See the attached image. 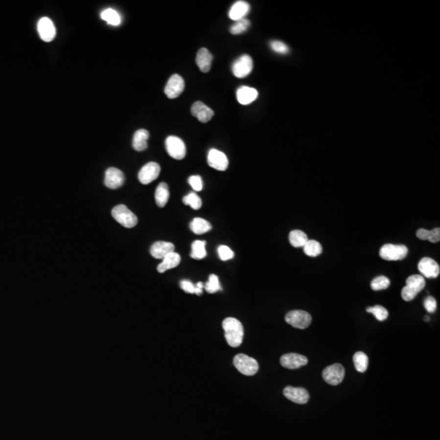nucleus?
<instances>
[{
    "label": "nucleus",
    "instance_id": "obj_25",
    "mask_svg": "<svg viewBox=\"0 0 440 440\" xmlns=\"http://www.w3.org/2000/svg\"><path fill=\"white\" fill-rule=\"evenodd\" d=\"M189 227L192 232H194L197 235L206 233L212 229L211 224H209V222L207 221L206 219H202V218H195L190 223Z\"/></svg>",
    "mask_w": 440,
    "mask_h": 440
},
{
    "label": "nucleus",
    "instance_id": "obj_11",
    "mask_svg": "<svg viewBox=\"0 0 440 440\" xmlns=\"http://www.w3.org/2000/svg\"><path fill=\"white\" fill-rule=\"evenodd\" d=\"M207 162L209 166L215 170L224 171L229 167V159L227 156L221 151L212 148L209 151Z\"/></svg>",
    "mask_w": 440,
    "mask_h": 440
},
{
    "label": "nucleus",
    "instance_id": "obj_14",
    "mask_svg": "<svg viewBox=\"0 0 440 440\" xmlns=\"http://www.w3.org/2000/svg\"><path fill=\"white\" fill-rule=\"evenodd\" d=\"M280 365L283 367L289 370H297L299 368L305 366L308 363L306 356L297 354V353H288L282 355L280 360Z\"/></svg>",
    "mask_w": 440,
    "mask_h": 440
},
{
    "label": "nucleus",
    "instance_id": "obj_32",
    "mask_svg": "<svg viewBox=\"0 0 440 440\" xmlns=\"http://www.w3.org/2000/svg\"><path fill=\"white\" fill-rule=\"evenodd\" d=\"M206 241H195L192 245V251L190 256L194 259H202L207 256Z\"/></svg>",
    "mask_w": 440,
    "mask_h": 440
},
{
    "label": "nucleus",
    "instance_id": "obj_12",
    "mask_svg": "<svg viewBox=\"0 0 440 440\" xmlns=\"http://www.w3.org/2000/svg\"><path fill=\"white\" fill-rule=\"evenodd\" d=\"M418 270L422 277L426 278H438L440 273V265L433 258H422L418 263Z\"/></svg>",
    "mask_w": 440,
    "mask_h": 440
},
{
    "label": "nucleus",
    "instance_id": "obj_4",
    "mask_svg": "<svg viewBox=\"0 0 440 440\" xmlns=\"http://www.w3.org/2000/svg\"><path fill=\"white\" fill-rule=\"evenodd\" d=\"M409 250L404 245L386 244L380 250V257L387 261L402 260L406 258Z\"/></svg>",
    "mask_w": 440,
    "mask_h": 440
},
{
    "label": "nucleus",
    "instance_id": "obj_38",
    "mask_svg": "<svg viewBox=\"0 0 440 440\" xmlns=\"http://www.w3.org/2000/svg\"><path fill=\"white\" fill-rule=\"evenodd\" d=\"M270 46L273 51H275L278 54H281V55L288 54L290 51L289 46L286 44H284L283 42L278 41V40L271 42Z\"/></svg>",
    "mask_w": 440,
    "mask_h": 440
},
{
    "label": "nucleus",
    "instance_id": "obj_19",
    "mask_svg": "<svg viewBox=\"0 0 440 440\" xmlns=\"http://www.w3.org/2000/svg\"><path fill=\"white\" fill-rule=\"evenodd\" d=\"M258 91L253 88L243 86L236 92V98L241 105H247L254 102L258 98Z\"/></svg>",
    "mask_w": 440,
    "mask_h": 440
},
{
    "label": "nucleus",
    "instance_id": "obj_41",
    "mask_svg": "<svg viewBox=\"0 0 440 440\" xmlns=\"http://www.w3.org/2000/svg\"><path fill=\"white\" fill-rule=\"evenodd\" d=\"M424 306L428 312H431V313L435 312L437 308V302H436L435 298L432 296L427 297L424 301Z\"/></svg>",
    "mask_w": 440,
    "mask_h": 440
},
{
    "label": "nucleus",
    "instance_id": "obj_21",
    "mask_svg": "<svg viewBox=\"0 0 440 440\" xmlns=\"http://www.w3.org/2000/svg\"><path fill=\"white\" fill-rule=\"evenodd\" d=\"M212 61H213V55L209 52L207 48L200 49L197 54L196 63H197L200 70L203 73H208L211 68Z\"/></svg>",
    "mask_w": 440,
    "mask_h": 440
},
{
    "label": "nucleus",
    "instance_id": "obj_15",
    "mask_svg": "<svg viewBox=\"0 0 440 440\" xmlns=\"http://www.w3.org/2000/svg\"><path fill=\"white\" fill-rule=\"evenodd\" d=\"M124 181L123 173L117 168L110 167L105 171V185L109 188L116 189L122 187Z\"/></svg>",
    "mask_w": 440,
    "mask_h": 440
},
{
    "label": "nucleus",
    "instance_id": "obj_3",
    "mask_svg": "<svg viewBox=\"0 0 440 440\" xmlns=\"http://www.w3.org/2000/svg\"><path fill=\"white\" fill-rule=\"evenodd\" d=\"M233 365L239 372L246 376H253L259 369L258 361L245 354L236 355L233 359Z\"/></svg>",
    "mask_w": 440,
    "mask_h": 440
},
{
    "label": "nucleus",
    "instance_id": "obj_36",
    "mask_svg": "<svg viewBox=\"0 0 440 440\" xmlns=\"http://www.w3.org/2000/svg\"><path fill=\"white\" fill-rule=\"evenodd\" d=\"M366 311L369 313H372V315H374L377 321H386L388 316H389V313H388V311H387V309L382 306H380V305L370 306V307H368L366 309Z\"/></svg>",
    "mask_w": 440,
    "mask_h": 440
},
{
    "label": "nucleus",
    "instance_id": "obj_42",
    "mask_svg": "<svg viewBox=\"0 0 440 440\" xmlns=\"http://www.w3.org/2000/svg\"><path fill=\"white\" fill-rule=\"evenodd\" d=\"M402 298L404 299V301H412V300H414L415 299V297L417 295V293L416 291H414V290H412L410 288L408 287V286H404L403 289H402L401 292Z\"/></svg>",
    "mask_w": 440,
    "mask_h": 440
},
{
    "label": "nucleus",
    "instance_id": "obj_22",
    "mask_svg": "<svg viewBox=\"0 0 440 440\" xmlns=\"http://www.w3.org/2000/svg\"><path fill=\"white\" fill-rule=\"evenodd\" d=\"M181 262V257L180 255L175 252L169 254L163 258L162 262L158 265V272L160 273H164L167 270L172 269L177 267Z\"/></svg>",
    "mask_w": 440,
    "mask_h": 440
},
{
    "label": "nucleus",
    "instance_id": "obj_26",
    "mask_svg": "<svg viewBox=\"0 0 440 440\" xmlns=\"http://www.w3.org/2000/svg\"><path fill=\"white\" fill-rule=\"evenodd\" d=\"M100 17H101V19L107 22L108 24L114 25V26L119 25L122 22V18H121L119 13L113 8H107V9L104 10L100 13Z\"/></svg>",
    "mask_w": 440,
    "mask_h": 440
},
{
    "label": "nucleus",
    "instance_id": "obj_39",
    "mask_svg": "<svg viewBox=\"0 0 440 440\" xmlns=\"http://www.w3.org/2000/svg\"><path fill=\"white\" fill-rule=\"evenodd\" d=\"M218 254H219V258L223 261L230 260L234 257L233 251L227 246H219L218 248Z\"/></svg>",
    "mask_w": 440,
    "mask_h": 440
},
{
    "label": "nucleus",
    "instance_id": "obj_31",
    "mask_svg": "<svg viewBox=\"0 0 440 440\" xmlns=\"http://www.w3.org/2000/svg\"><path fill=\"white\" fill-rule=\"evenodd\" d=\"M304 253L309 257H317L322 253V246L318 241L315 240H308L303 246Z\"/></svg>",
    "mask_w": 440,
    "mask_h": 440
},
{
    "label": "nucleus",
    "instance_id": "obj_1",
    "mask_svg": "<svg viewBox=\"0 0 440 440\" xmlns=\"http://www.w3.org/2000/svg\"><path fill=\"white\" fill-rule=\"evenodd\" d=\"M223 328L227 343L232 347H238L244 338V328L241 321L233 317H228L223 321Z\"/></svg>",
    "mask_w": 440,
    "mask_h": 440
},
{
    "label": "nucleus",
    "instance_id": "obj_30",
    "mask_svg": "<svg viewBox=\"0 0 440 440\" xmlns=\"http://www.w3.org/2000/svg\"><path fill=\"white\" fill-rule=\"evenodd\" d=\"M180 288L185 292L187 294H196L197 295H202V290L204 288V284L202 282H198L194 285L189 280H184L180 281Z\"/></svg>",
    "mask_w": 440,
    "mask_h": 440
},
{
    "label": "nucleus",
    "instance_id": "obj_20",
    "mask_svg": "<svg viewBox=\"0 0 440 440\" xmlns=\"http://www.w3.org/2000/svg\"><path fill=\"white\" fill-rule=\"evenodd\" d=\"M250 9L251 7L248 2L246 1H237L230 8L229 13V18L235 22L244 19L246 15L248 14Z\"/></svg>",
    "mask_w": 440,
    "mask_h": 440
},
{
    "label": "nucleus",
    "instance_id": "obj_9",
    "mask_svg": "<svg viewBox=\"0 0 440 440\" xmlns=\"http://www.w3.org/2000/svg\"><path fill=\"white\" fill-rule=\"evenodd\" d=\"M184 90H185L184 78L179 74H174L168 80L164 92L169 99H175L180 96Z\"/></svg>",
    "mask_w": 440,
    "mask_h": 440
},
{
    "label": "nucleus",
    "instance_id": "obj_2",
    "mask_svg": "<svg viewBox=\"0 0 440 440\" xmlns=\"http://www.w3.org/2000/svg\"><path fill=\"white\" fill-rule=\"evenodd\" d=\"M112 216L122 226L132 229L138 224L137 215L124 205H118L112 209Z\"/></svg>",
    "mask_w": 440,
    "mask_h": 440
},
{
    "label": "nucleus",
    "instance_id": "obj_7",
    "mask_svg": "<svg viewBox=\"0 0 440 440\" xmlns=\"http://www.w3.org/2000/svg\"><path fill=\"white\" fill-rule=\"evenodd\" d=\"M322 376L328 384L337 386L344 379L345 370L340 364H334L325 368L322 372Z\"/></svg>",
    "mask_w": 440,
    "mask_h": 440
},
{
    "label": "nucleus",
    "instance_id": "obj_33",
    "mask_svg": "<svg viewBox=\"0 0 440 440\" xmlns=\"http://www.w3.org/2000/svg\"><path fill=\"white\" fill-rule=\"evenodd\" d=\"M250 25H251V22L246 18L240 20V21H236L230 28V33L233 35H238V34L246 32L249 29Z\"/></svg>",
    "mask_w": 440,
    "mask_h": 440
},
{
    "label": "nucleus",
    "instance_id": "obj_16",
    "mask_svg": "<svg viewBox=\"0 0 440 440\" xmlns=\"http://www.w3.org/2000/svg\"><path fill=\"white\" fill-rule=\"evenodd\" d=\"M283 393L288 399H290L295 404H306L310 398L307 391L302 387H285Z\"/></svg>",
    "mask_w": 440,
    "mask_h": 440
},
{
    "label": "nucleus",
    "instance_id": "obj_17",
    "mask_svg": "<svg viewBox=\"0 0 440 440\" xmlns=\"http://www.w3.org/2000/svg\"><path fill=\"white\" fill-rule=\"evenodd\" d=\"M191 113L193 117L203 123L209 122L214 115V111L202 101H197L192 105Z\"/></svg>",
    "mask_w": 440,
    "mask_h": 440
},
{
    "label": "nucleus",
    "instance_id": "obj_28",
    "mask_svg": "<svg viewBox=\"0 0 440 440\" xmlns=\"http://www.w3.org/2000/svg\"><path fill=\"white\" fill-rule=\"evenodd\" d=\"M406 285L417 294L423 290L426 285L425 278L421 275L410 276L406 280Z\"/></svg>",
    "mask_w": 440,
    "mask_h": 440
},
{
    "label": "nucleus",
    "instance_id": "obj_34",
    "mask_svg": "<svg viewBox=\"0 0 440 440\" xmlns=\"http://www.w3.org/2000/svg\"><path fill=\"white\" fill-rule=\"evenodd\" d=\"M391 285V281L387 277L384 276H379L377 278H374L371 282V289L374 291H379V290H387Z\"/></svg>",
    "mask_w": 440,
    "mask_h": 440
},
{
    "label": "nucleus",
    "instance_id": "obj_13",
    "mask_svg": "<svg viewBox=\"0 0 440 440\" xmlns=\"http://www.w3.org/2000/svg\"><path fill=\"white\" fill-rule=\"evenodd\" d=\"M38 32L42 40L49 43L56 36V27L48 17H43L38 23Z\"/></svg>",
    "mask_w": 440,
    "mask_h": 440
},
{
    "label": "nucleus",
    "instance_id": "obj_18",
    "mask_svg": "<svg viewBox=\"0 0 440 440\" xmlns=\"http://www.w3.org/2000/svg\"><path fill=\"white\" fill-rule=\"evenodd\" d=\"M172 252H175V246L170 242L165 241L155 242L150 248L151 255L157 259H163Z\"/></svg>",
    "mask_w": 440,
    "mask_h": 440
},
{
    "label": "nucleus",
    "instance_id": "obj_27",
    "mask_svg": "<svg viewBox=\"0 0 440 440\" xmlns=\"http://www.w3.org/2000/svg\"><path fill=\"white\" fill-rule=\"evenodd\" d=\"M289 239H290V244L296 248L303 247L305 244L308 241V237L306 236V234L300 230H294V231L290 232Z\"/></svg>",
    "mask_w": 440,
    "mask_h": 440
},
{
    "label": "nucleus",
    "instance_id": "obj_5",
    "mask_svg": "<svg viewBox=\"0 0 440 440\" xmlns=\"http://www.w3.org/2000/svg\"><path fill=\"white\" fill-rule=\"evenodd\" d=\"M285 320L289 324L294 328L304 329L309 327L311 323V316L308 312L301 310L289 311Z\"/></svg>",
    "mask_w": 440,
    "mask_h": 440
},
{
    "label": "nucleus",
    "instance_id": "obj_24",
    "mask_svg": "<svg viewBox=\"0 0 440 440\" xmlns=\"http://www.w3.org/2000/svg\"><path fill=\"white\" fill-rule=\"evenodd\" d=\"M170 197L169 187L165 183H161L158 185L155 192V201L158 207H165Z\"/></svg>",
    "mask_w": 440,
    "mask_h": 440
},
{
    "label": "nucleus",
    "instance_id": "obj_37",
    "mask_svg": "<svg viewBox=\"0 0 440 440\" xmlns=\"http://www.w3.org/2000/svg\"><path fill=\"white\" fill-rule=\"evenodd\" d=\"M205 290L209 294H214L222 290L221 285L219 284V278L214 274H211L209 277L208 282L204 285Z\"/></svg>",
    "mask_w": 440,
    "mask_h": 440
},
{
    "label": "nucleus",
    "instance_id": "obj_6",
    "mask_svg": "<svg viewBox=\"0 0 440 440\" xmlns=\"http://www.w3.org/2000/svg\"><path fill=\"white\" fill-rule=\"evenodd\" d=\"M253 60L249 55H242L234 61L232 71L236 78H242L248 76L253 70Z\"/></svg>",
    "mask_w": 440,
    "mask_h": 440
},
{
    "label": "nucleus",
    "instance_id": "obj_40",
    "mask_svg": "<svg viewBox=\"0 0 440 440\" xmlns=\"http://www.w3.org/2000/svg\"><path fill=\"white\" fill-rule=\"evenodd\" d=\"M188 184L191 185V187L193 188L196 192H200L203 188V183H202V177L199 175H192L188 178Z\"/></svg>",
    "mask_w": 440,
    "mask_h": 440
},
{
    "label": "nucleus",
    "instance_id": "obj_23",
    "mask_svg": "<svg viewBox=\"0 0 440 440\" xmlns=\"http://www.w3.org/2000/svg\"><path fill=\"white\" fill-rule=\"evenodd\" d=\"M149 138V132L145 129H139L135 133L133 137L132 145L135 150L144 151L148 148V139Z\"/></svg>",
    "mask_w": 440,
    "mask_h": 440
},
{
    "label": "nucleus",
    "instance_id": "obj_44",
    "mask_svg": "<svg viewBox=\"0 0 440 440\" xmlns=\"http://www.w3.org/2000/svg\"><path fill=\"white\" fill-rule=\"evenodd\" d=\"M430 232H431V231H429V230L420 229L417 231L416 235L420 240L426 241V240H428L429 237H430Z\"/></svg>",
    "mask_w": 440,
    "mask_h": 440
},
{
    "label": "nucleus",
    "instance_id": "obj_43",
    "mask_svg": "<svg viewBox=\"0 0 440 440\" xmlns=\"http://www.w3.org/2000/svg\"><path fill=\"white\" fill-rule=\"evenodd\" d=\"M428 241L430 242H432V243H436V242H439L440 241V228H436V229L431 230V232H430V237H429Z\"/></svg>",
    "mask_w": 440,
    "mask_h": 440
},
{
    "label": "nucleus",
    "instance_id": "obj_8",
    "mask_svg": "<svg viewBox=\"0 0 440 440\" xmlns=\"http://www.w3.org/2000/svg\"><path fill=\"white\" fill-rule=\"evenodd\" d=\"M165 148L168 154L176 160H182L186 155V146L182 139L170 136L165 140Z\"/></svg>",
    "mask_w": 440,
    "mask_h": 440
},
{
    "label": "nucleus",
    "instance_id": "obj_10",
    "mask_svg": "<svg viewBox=\"0 0 440 440\" xmlns=\"http://www.w3.org/2000/svg\"><path fill=\"white\" fill-rule=\"evenodd\" d=\"M161 167L157 162L147 163L141 168L138 174V179L142 185H148L153 182V180H157L160 175Z\"/></svg>",
    "mask_w": 440,
    "mask_h": 440
},
{
    "label": "nucleus",
    "instance_id": "obj_35",
    "mask_svg": "<svg viewBox=\"0 0 440 440\" xmlns=\"http://www.w3.org/2000/svg\"><path fill=\"white\" fill-rule=\"evenodd\" d=\"M183 202L186 206H190L193 209H199L202 206V199L194 192H190L189 194L185 196L183 198Z\"/></svg>",
    "mask_w": 440,
    "mask_h": 440
},
{
    "label": "nucleus",
    "instance_id": "obj_29",
    "mask_svg": "<svg viewBox=\"0 0 440 440\" xmlns=\"http://www.w3.org/2000/svg\"><path fill=\"white\" fill-rule=\"evenodd\" d=\"M353 361L355 365V370L358 372H365L368 369L369 365V358L365 353L362 351H358L353 356Z\"/></svg>",
    "mask_w": 440,
    "mask_h": 440
}]
</instances>
